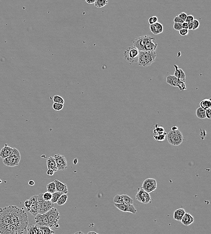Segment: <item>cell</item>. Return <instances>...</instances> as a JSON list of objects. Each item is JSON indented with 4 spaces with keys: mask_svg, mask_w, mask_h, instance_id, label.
Here are the masks:
<instances>
[{
    "mask_svg": "<svg viewBox=\"0 0 211 234\" xmlns=\"http://www.w3.org/2000/svg\"><path fill=\"white\" fill-rule=\"evenodd\" d=\"M29 225L23 208L10 205L0 209V234H23Z\"/></svg>",
    "mask_w": 211,
    "mask_h": 234,
    "instance_id": "6da1fadb",
    "label": "cell"
},
{
    "mask_svg": "<svg viewBox=\"0 0 211 234\" xmlns=\"http://www.w3.org/2000/svg\"><path fill=\"white\" fill-rule=\"evenodd\" d=\"M133 43L139 51H155L158 47L155 38L149 35L137 37L133 41Z\"/></svg>",
    "mask_w": 211,
    "mask_h": 234,
    "instance_id": "7a4b0ae2",
    "label": "cell"
},
{
    "mask_svg": "<svg viewBox=\"0 0 211 234\" xmlns=\"http://www.w3.org/2000/svg\"><path fill=\"white\" fill-rule=\"evenodd\" d=\"M156 57L155 51H140L137 61L138 65L144 67L150 66L155 61Z\"/></svg>",
    "mask_w": 211,
    "mask_h": 234,
    "instance_id": "3957f363",
    "label": "cell"
},
{
    "mask_svg": "<svg viewBox=\"0 0 211 234\" xmlns=\"http://www.w3.org/2000/svg\"><path fill=\"white\" fill-rule=\"evenodd\" d=\"M140 51L134 46L128 47L123 53L124 59L130 64L136 63L138 61Z\"/></svg>",
    "mask_w": 211,
    "mask_h": 234,
    "instance_id": "277c9868",
    "label": "cell"
},
{
    "mask_svg": "<svg viewBox=\"0 0 211 234\" xmlns=\"http://www.w3.org/2000/svg\"><path fill=\"white\" fill-rule=\"evenodd\" d=\"M21 159V156L18 150L13 148L11 154L9 156L3 159V163L5 166L13 167L17 166L19 164Z\"/></svg>",
    "mask_w": 211,
    "mask_h": 234,
    "instance_id": "5b68a950",
    "label": "cell"
},
{
    "mask_svg": "<svg viewBox=\"0 0 211 234\" xmlns=\"http://www.w3.org/2000/svg\"><path fill=\"white\" fill-rule=\"evenodd\" d=\"M168 142L171 145L174 146L180 145L183 141V136L180 130H171L168 132L167 136Z\"/></svg>",
    "mask_w": 211,
    "mask_h": 234,
    "instance_id": "8992f818",
    "label": "cell"
},
{
    "mask_svg": "<svg viewBox=\"0 0 211 234\" xmlns=\"http://www.w3.org/2000/svg\"><path fill=\"white\" fill-rule=\"evenodd\" d=\"M45 214L48 218L50 227L54 228L55 229H58L59 226L58 224V222L60 218V215L58 210L55 208L52 207Z\"/></svg>",
    "mask_w": 211,
    "mask_h": 234,
    "instance_id": "52a82bcc",
    "label": "cell"
},
{
    "mask_svg": "<svg viewBox=\"0 0 211 234\" xmlns=\"http://www.w3.org/2000/svg\"><path fill=\"white\" fill-rule=\"evenodd\" d=\"M38 204V213L45 214L52 207H54V203L51 201H46L43 199V194H40L37 196Z\"/></svg>",
    "mask_w": 211,
    "mask_h": 234,
    "instance_id": "ba28073f",
    "label": "cell"
},
{
    "mask_svg": "<svg viewBox=\"0 0 211 234\" xmlns=\"http://www.w3.org/2000/svg\"><path fill=\"white\" fill-rule=\"evenodd\" d=\"M166 82L171 86L178 87L180 90H185L187 89L185 82L180 80L174 75L168 76Z\"/></svg>",
    "mask_w": 211,
    "mask_h": 234,
    "instance_id": "9c48e42d",
    "label": "cell"
},
{
    "mask_svg": "<svg viewBox=\"0 0 211 234\" xmlns=\"http://www.w3.org/2000/svg\"><path fill=\"white\" fill-rule=\"evenodd\" d=\"M137 201L143 203H151L152 199L148 193L145 191L142 188L138 189V191L135 196Z\"/></svg>",
    "mask_w": 211,
    "mask_h": 234,
    "instance_id": "30bf717a",
    "label": "cell"
},
{
    "mask_svg": "<svg viewBox=\"0 0 211 234\" xmlns=\"http://www.w3.org/2000/svg\"><path fill=\"white\" fill-rule=\"evenodd\" d=\"M157 183L156 180L153 178H148L144 181L142 188L145 191L150 193L155 191L157 188Z\"/></svg>",
    "mask_w": 211,
    "mask_h": 234,
    "instance_id": "8fae6325",
    "label": "cell"
},
{
    "mask_svg": "<svg viewBox=\"0 0 211 234\" xmlns=\"http://www.w3.org/2000/svg\"><path fill=\"white\" fill-rule=\"evenodd\" d=\"M58 170L63 171L67 168V162L64 156L59 154H56L54 156Z\"/></svg>",
    "mask_w": 211,
    "mask_h": 234,
    "instance_id": "7c38bea8",
    "label": "cell"
},
{
    "mask_svg": "<svg viewBox=\"0 0 211 234\" xmlns=\"http://www.w3.org/2000/svg\"><path fill=\"white\" fill-rule=\"evenodd\" d=\"M114 202L116 203L132 204H133V200L126 194L117 195L114 197Z\"/></svg>",
    "mask_w": 211,
    "mask_h": 234,
    "instance_id": "4fadbf2b",
    "label": "cell"
},
{
    "mask_svg": "<svg viewBox=\"0 0 211 234\" xmlns=\"http://www.w3.org/2000/svg\"><path fill=\"white\" fill-rule=\"evenodd\" d=\"M114 206L119 210L125 213H130L132 214H136L137 210L133 204H126L123 203H114Z\"/></svg>",
    "mask_w": 211,
    "mask_h": 234,
    "instance_id": "5bb4252c",
    "label": "cell"
},
{
    "mask_svg": "<svg viewBox=\"0 0 211 234\" xmlns=\"http://www.w3.org/2000/svg\"><path fill=\"white\" fill-rule=\"evenodd\" d=\"M38 195L32 196L30 198V201L31 202V206L28 212H29L32 215L35 216L38 213V204L37 202Z\"/></svg>",
    "mask_w": 211,
    "mask_h": 234,
    "instance_id": "9a60e30c",
    "label": "cell"
},
{
    "mask_svg": "<svg viewBox=\"0 0 211 234\" xmlns=\"http://www.w3.org/2000/svg\"><path fill=\"white\" fill-rule=\"evenodd\" d=\"M35 222L39 226H47L50 227V223L48 218L45 214L37 213L35 216Z\"/></svg>",
    "mask_w": 211,
    "mask_h": 234,
    "instance_id": "2e32d148",
    "label": "cell"
},
{
    "mask_svg": "<svg viewBox=\"0 0 211 234\" xmlns=\"http://www.w3.org/2000/svg\"><path fill=\"white\" fill-rule=\"evenodd\" d=\"M150 31L154 35H158L162 33L163 31V26L162 24L157 22L153 25H150Z\"/></svg>",
    "mask_w": 211,
    "mask_h": 234,
    "instance_id": "e0dca14e",
    "label": "cell"
},
{
    "mask_svg": "<svg viewBox=\"0 0 211 234\" xmlns=\"http://www.w3.org/2000/svg\"><path fill=\"white\" fill-rule=\"evenodd\" d=\"M26 230L28 234H43V231L37 224L36 225L32 224L29 225L27 227Z\"/></svg>",
    "mask_w": 211,
    "mask_h": 234,
    "instance_id": "ac0fdd59",
    "label": "cell"
},
{
    "mask_svg": "<svg viewBox=\"0 0 211 234\" xmlns=\"http://www.w3.org/2000/svg\"><path fill=\"white\" fill-rule=\"evenodd\" d=\"M54 182L56 186V191L61 192L63 194H67L68 193V188L66 185L62 183L58 180H55Z\"/></svg>",
    "mask_w": 211,
    "mask_h": 234,
    "instance_id": "d6986e66",
    "label": "cell"
},
{
    "mask_svg": "<svg viewBox=\"0 0 211 234\" xmlns=\"http://www.w3.org/2000/svg\"><path fill=\"white\" fill-rule=\"evenodd\" d=\"M174 67L175 69L174 75L180 80L185 82L186 81V75L183 70L181 68H179V67L176 64L174 65Z\"/></svg>",
    "mask_w": 211,
    "mask_h": 234,
    "instance_id": "ffe728a7",
    "label": "cell"
},
{
    "mask_svg": "<svg viewBox=\"0 0 211 234\" xmlns=\"http://www.w3.org/2000/svg\"><path fill=\"white\" fill-rule=\"evenodd\" d=\"M180 221L184 225L186 226H189L194 222V218L190 213L186 212Z\"/></svg>",
    "mask_w": 211,
    "mask_h": 234,
    "instance_id": "44dd1931",
    "label": "cell"
},
{
    "mask_svg": "<svg viewBox=\"0 0 211 234\" xmlns=\"http://www.w3.org/2000/svg\"><path fill=\"white\" fill-rule=\"evenodd\" d=\"M12 150L13 148H11L7 144H5L4 147L2 148L0 151V157L1 158V159H4L9 156L11 154Z\"/></svg>",
    "mask_w": 211,
    "mask_h": 234,
    "instance_id": "7402d4cb",
    "label": "cell"
},
{
    "mask_svg": "<svg viewBox=\"0 0 211 234\" xmlns=\"http://www.w3.org/2000/svg\"><path fill=\"white\" fill-rule=\"evenodd\" d=\"M185 213H186V211L184 209H177L174 212L173 218L175 220L180 221Z\"/></svg>",
    "mask_w": 211,
    "mask_h": 234,
    "instance_id": "603a6c76",
    "label": "cell"
},
{
    "mask_svg": "<svg viewBox=\"0 0 211 234\" xmlns=\"http://www.w3.org/2000/svg\"><path fill=\"white\" fill-rule=\"evenodd\" d=\"M47 167L48 169H51L55 172L57 171L58 169L57 166H56V163H55V160L54 157H50L48 158L47 160Z\"/></svg>",
    "mask_w": 211,
    "mask_h": 234,
    "instance_id": "cb8c5ba5",
    "label": "cell"
},
{
    "mask_svg": "<svg viewBox=\"0 0 211 234\" xmlns=\"http://www.w3.org/2000/svg\"><path fill=\"white\" fill-rule=\"evenodd\" d=\"M200 107L205 110L210 108L211 106V99H204L200 102Z\"/></svg>",
    "mask_w": 211,
    "mask_h": 234,
    "instance_id": "d4e9b609",
    "label": "cell"
},
{
    "mask_svg": "<svg viewBox=\"0 0 211 234\" xmlns=\"http://www.w3.org/2000/svg\"><path fill=\"white\" fill-rule=\"evenodd\" d=\"M196 115L198 118L204 119L206 118L205 110L200 107L196 110Z\"/></svg>",
    "mask_w": 211,
    "mask_h": 234,
    "instance_id": "484cf974",
    "label": "cell"
},
{
    "mask_svg": "<svg viewBox=\"0 0 211 234\" xmlns=\"http://www.w3.org/2000/svg\"><path fill=\"white\" fill-rule=\"evenodd\" d=\"M68 199V196L66 194H63L61 195L57 201V204L58 206L63 205L66 202Z\"/></svg>",
    "mask_w": 211,
    "mask_h": 234,
    "instance_id": "4316f807",
    "label": "cell"
},
{
    "mask_svg": "<svg viewBox=\"0 0 211 234\" xmlns=\"http://www.w3.org/2000/svg\"><path fill=\"white\" fill-rule=\"evenodd\" d=\"M95 6L97 8H100L103 7L108 4V0H96L95 2Z\"/></svg>",
    "mask_w": 211,
    "mask_h": 234,
    "instance_id": "83f0119b",
    "label": "cell"
},
{
    "mask_svg": "<svg viewBox=\"0 0 211 234\" xmlns=\"http://www.w3.org/2000/svg\"><path fill=\"white\" fill-rule=\"evenodd\" d=\"M155 129H154V130H153V132L154 133H157V135H160V134H165V135H167V133L166 132H164V128H163V127H161V126H158V124L156 125L155 126Z\"/></svg>",
    "mask_w": 211,
    "mask_h": 234,
    "instance_id": "f1b7e54d",
    "label": "cell"
},
{
    "mask_svg": "<svg viewBox=\"0 0 211 234\" xmlns=\"http://www.w3.org/2000/svg\"><path fill=\"white\" fill-rule=\"evenodd\" d=\"M63 194L62 193L58 191H55L52 194V198H51V201L52 203H56L59 198L61 196V195Z\"/></svg>",
    "mask_w": 211,
    "mask_h": 234,
    "instance_id": "f546056e",
    "label": "cell"
},
{
    "mask_svg": "<svg viewBox=\"0 0 211 234\" xmlns=\"http://www.w3.org/2000/svg\"><path fill=\"white\" fill-rule=\"evenodd\" d=\"M47 191L51 193V194L54 193L56 191V186H55V184L54 181L51 182V183L47 184Z\"/></svg>",
    "mask_w": 211,
    "mask_h": 234,
    "instance_id": "4dcf8cb0",
    "label": "cell"
},
{
    "mask_svg": "<svg viewBox=\"0 0 211 234\" xmlns=\"http://www.w3.org/2000/svg\"><path fill=\"white\" fill-rule=\"evenodd\" d=\"M40 228L41 229L43 234H54V231H53L50 228V227L47 226H39Z\"/></svg>",
    "mask_w": 211,
    "mask_h": 234,
    "instance_id": "1f68e13d",
    "label": "cell"
},
{
    "mask_svg": "<svg viewBox=\"0 0 211 234\" xmlns=\"http://www.w3.org/2000/svg\"><path fill=\"white\" fill-rule=\"evenodd\" d=\"M53 100L54 103H57L62 104H64L65 103L64 99L61 96H58V95H55L54 96Z\"/></svg>",
    "mask_w": 211,
    "mask_h": 234,
    "instance_id": "d6a6232c",
    "label": "cell"
},
{
    "mask_svg": "<svg viewBox=\"0 0 211 234\" xmlns=\"http://www.w3.org/2000/svg\"><path fill=\"white\" fill-rule=\"evenodd\" d=\"M64 107V104H62L57 103H54L53 104V109L57 111H59L61 110Z\"/></svg>",
    "mask_w": 211,
    "mask_h": 234,
    "instance_id": "836d02e7",
    "label": "cell"
},
{
    "mask_svg": "<svg viewBox=\"0 0 211 234\" xmlns=\"http://www.w3.org/2000/svg\"><path fill=\"white\" fill-rule=\"evenodd\" d=\"M43 199L46 201H51L52 198V194L51 193L47 191L43 194Z\"/></svg>",
    "mask_w": 211,
    "mask_h": 234,
    "instance_id": "e575fe53",
    "label": "cell"
},
{
    "mask_svg": "<svg viewBox=\"0 0 211 234\" xmlns=\"http://www.w3.org/2000/svg\"><path fill=\"white\" fill-rule=\"evenodd\" d=\"M165 136L166 135L165 134H160V135L154 136L153 138L158 142H162L165 139Z\"/></svg>",
    "mask_w": 211,
    "mask_h": 234,
    "instance_id": "d590c367",
    "label": "cell"
},
{
    "mask_svg": "<svg viewBox=\"0 0 211 234\" xmlns=\"http://www.w3.org/2000/svg\"><path fill=\"white\" fill-rule=\"evenodd\" d=\"M193 27L192 30H196L200 27V22L197 19H194L193 21Z\"/></svg>",
    "mask_w": 211,
    "mask_h": 234,
    "instance_id": "8d00e7d4",
    "label": "cell"
},
{
    "mask_svg": "<svg viewBox=\"0 0 211 234\" xmlns=\"http://www.w3.org/2000/svg\"><path fill=\"white\" fill-rule=\"evenodd\" d=\"M158 18L156 16H153L152 17H150V18L148 19V23L149 25H151L154 24V23H156L158 22Z\"/></svg>",
    "mask_w": 211,
    "mask_h": 234,
    "instance_id": "74e56055",
    "label": "cell"
},
{
    "mask_svg": "<svg viewBox=\"0 0 211 234\" xmlns=\"http://www.w3.org/2000/svg\"><path fill=\"white\" fill-rule=\"evenodd\" d=\"M179 33L180 35L182 36H186L189 33V30L188 29H182L179 31Z\"/></svg>",
    "mask_w": 211,
    "mask_h": 234,
    "instance_id": "f35d334b",
    "label": "cell"
},
{
    "mask_svg": "<svg viewBox=\"0 0 211 234\" xmlns=\"http://www.w3.org/2000/svg\"><path fill=\"white\" fill-rule=\"evenodd\" d=\"M173 29L176 31H179L180 29H182V23H174V25H173Z\"/></svg>",
    "mask_w": 211,
    "mask_h": 234,
    "instance_id": "ab89813d",
    "label": "cell"
},
{
    "mask_svg": "<svg viewBox=\"0 0 211 234\" xmlns=\"http://www.w3.org/2000/svg\"><path fill=\"white\" fill-rule=\"evenodd\" d=\"M194 19V17L193 15H187V16L186 18L185 22L187 23L193 21Z\"/></svg>",
    "mask_w": 211,
    "mask_h": 234,
    "instance_id": "60d3db41",
    "label": "cell"
},
{
    "mask_svg": "<svg viewBox=\"0 0 211 234\" xmlns=\"http://www.w3.org/2000/svg\"><path fill=\"white\" fill-rule=\"evenodd\" d=\"M187 16V15L186 13H185V12H182V13H180V14L179 15H178V16L184 22H185V20H186Z\"/></svg>",
    "mask_w": 211,
    "mask_h": 234,
    "instance_id": "b9f144b4",
    "label": "cell"
},
{
    "mask_svg": "<svg viewBox=\"0 0 211 234\" xmlns=\"http://www.w3.org/2000/svg\"><path fill=\"white\" fill-rule=\"evenodd\" d=\"M211 108H209V109H207V110H205V113H206V118H208V119H211Z\"/></svg>",
    "mask_w": 211,
    "mask_h": 234,
    "instance_id": "7bdbcfd3",
    "label": "cell"
},
{
    "mask_svg": "<svg viewBox=\"0 0 211 234\" xmlns=\"http://www.w3.org/2000/svg\"><path fill=\"white\" fill-rule=\"evenodd\" d=\"M173 21H174V23H182L184 22L183 21V20H182V19H180L179 16H178V15L176 16V17L174 18Z\"/></svg>",
    "mask_w": 211,
    "mask_h": 234,
    "instance_id": "ee69618b",
    "label": "cell"
},
{
    "mask_svg": "<svg viewBox=\"0 0 211 234\" xmlns=\"http://www.w3.org/2000/svg\"><path fill=\"white\" fill-rule=\"evenodd\" d=\"M24 204H25V207H26L27 209V211H28L29 209L30 206H31V202L30 201L29 199L26 200V201H25Z\"/></svg>",
    "mask_w": 211,
    "mask_h": 234,
    "instance_id": "f6af8a7d",
    "label": "cell"
},
{
    "mask_svg": "<svg viewBox=\"0 0 211 234\" xmlns=\"http://www.w3.org/2000/svg\"><path fill=\"white\" fill-rule=\"evenodd\" d=\"M54 171L52 170V169H48V170H47V174L48 175L52 176V175H53L54 174Z\"/></svg>",
    "mask_w": 211,
    "mask_h": 234,
    "instance_id": "bcb514c9",
    "label": "cell"
},
{
    "mask_svg": "<svg viewBox=\"0 0 211 234\" xmlns=\"http://www.w3.org/2000/svg\"><path fill=\"white\" fill-rule=\"evenodd\" d=\"M182 29H188V23L184 22L183 23H182Z\"/></svg>",
    "mask_w": 211,
    "mask_h": 234,
    "instance_id": "7dc6e473",
    "label": "cell"
},
{
    "mask_svg": "<svg viewBox=\"0 0 211 234\" xmlns=\"http://www.w3.org/2000/svg\"><path fill=\"white\" fill-rule=\"evenodd\" d=\"M188 30H192L193 29V21L188 23Z\"/></svg>",
    "mask_w": 211,
    "mask_h": 234,
    "instance_id": "c3c4849f",
    "label": "cell"
},
{
    "mask_svg": "<svg viewBox=\"0 0 211 234\" xmlns=\"http://www.w3.org/2000/svg\"><path fill=\"white\" fill-rule=\"evenodd\" d=\"M85 1L88 4H91L94 3L96 0H85Z\"/></svg>",
    "mask_w": 211,
    "mask_h": 234,
    "instance_id": "681fc988",
    "label": "cell"
},
{
    "mask_svg": "<svg viewBox=\"0 0 211 234\" xmlns=\"http://www.w3.org/2000/svg\"><path fill=\"white\" fill-rule=\"evenodd\" d=\"M34 184H35V182H34V181H33V180H30V181H29V185H31V186H33V185H34Z\"/></svg>",
    "mask_w": 211,
    "mask_h": 234,
    "instance_id": "f907efd6",
    "label": "cell"
},
{
    "mask_svg": "<svg viewBox=\"0 0 211 234\" xmlns=\"http://www.w3.org/2000/svg\"><path fill=\"white\" fill-rule=\"evenodd\" d=\"M78 160L77 158L74 159L73 160V164L74 165H76L77 164H78Z\"/></svg>",
    "mask_w": 211,
    "mask_h": 234,
    "instance_id": "816d5d0a",
    "label": "cell"
},
{
    "mask_svg": "<svg viewBox=\"0 0 211 234\" xmlns=\"http://www.w3.org/2000/svg\"><path fill=\"white\" fill-rule=\"evenodd\" d=\"M172 130H173V131H175V130H178V128H177L176 126H174V127H172V128H171Z\"/></svg>",
    "mask_w": 211,
    "mask_h": 234,
    "instance_id": "f5cc1de1",
    "label": "cell"
},
{
    "mask_svg": "<svg viewBox=\"0 0 211 234\" xmlns=\"http://www.w3.org/2000/svg\"><path fill=\"white\" fill-rule=\"evenodd\" d=\"M87 234H98V233H97V232H95V231H90V232H88V233H87Z\"/></svg>",
    "mask_w": 211,
    "mask_h": 234,
    "instance_id": "db71d44e",
    "label": "cell"
},
{
    "mask_svg": "<svg viewBox=\"0 0 211 234\" xmlns=\"http://www.w3.org/2000/svg\"><path fill=\"white\" fill-rule=\"evenodd\" d=\"M75 234H83V232H81V231H79V232H76Z\"/></svg>",
    "mask_w": 211,
    "mask_h": 234,
    "instance_id": "11a10c76",
    "label": "cell"
},
{
    "mask_svg": "<svg viewBox=\"0 0 211 234\" xmlns=\"http://www.w3.org/2000/svg\"><path fill=\"white\" fill-rule=\"evenodd\" d=\"M1 182H2V181L0 179V183H1Z\"/></svg>",
    "mask_w": 211,
    "mask_h": 234,
    "instance_id": "9f6ffc18",
    "label": "cell"
}]
</instances>
